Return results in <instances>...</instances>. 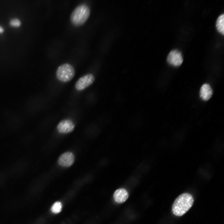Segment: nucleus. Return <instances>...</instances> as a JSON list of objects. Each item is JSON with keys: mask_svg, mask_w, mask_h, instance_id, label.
I'll use <instances>...</instances> for the list:
<instances>
[{"mask_svg": "<svg viewBox=\"0 0 224 224\" xmlns=\"http://www.w3.org/2000/svg\"><path fill=\"white\" fill-rule=\"evenodd\" d=\"M194 199L190 194L185 193L178 197L174 201L172 206V211L176 216H183L192 207Z\"/></svg>", "mask_w": 224, "mask_h": 224, "instance_id": "obj_1", "label": "nucleus"}, {"mask_svg": "<svg viewBox=\"0 0 224 224\" xmlns=\"http://www.w3.org/2000/svg\"><path fill=\"white\" fill-rule=\"evenodd\" d=\"M11 25L15 27L20 26L21 24L20 20L17 18H14L11 19L9 21Z\"/></svg>", "mask_w": 224, "mask_h": 224, "instance_id": "obj_12", "label": "nucleus"}, {"mask_svg": "<svg viewBox=\"0 0 224 224\" xmlns=\"http://www.w3.org/2000/svg\"><path fill=\"white\" fill-rule=\"evenodd\" d=\"M95 79V77L92 74L84 75L77 80L75 84V88L78 91H82L92 84Z\"/></svg>", "mask_w": 224, "mask_h": 224, "instance_id": "obj_4", "label": "nucleus"}, {"mask_svg": "<svg viewBox=\"0 0 224 224\" xmlns=\"http://www.w3.org/2000/svg\"><path fill=\"white\" fill-rule=\"evenodd\" d=\"M62 205L59 202H55L52 206L51 209V211L54 213H58L61 211Z\"/></svg>", "mask_w": 224, "mask_h": 224, "instance_id": "obj_11", "label": "nucleus"}, {"mask_svg": "<svg viewBox=\"0 0 224 224\" xmlns=\"http://www.w3.org/2000/svg\"><path fill=\"white\" fill-rule=\"evenodd\" d=\"M75 74L73 67L70 64L65 63L61 64L56 72L57 78L60 81L67 82L71 80Z\"/></svg>", "mask_w": 224, "mask_h": 224, "instance_id": "obj_3", "label": "nucleus"}, {"mask_svg": "<svg viewBox=\"0 0 224 224\" xmlns=\"http://www.w3.org/2000/svg\"><path fill=\"white\" fill-rule=\"evenodd\" d=\"M75 160L73 153L70 152H66L62 154L58 158V163L61 166L68 167L71 166Z\"/></svg>", "mask_w": 224, "mask_h": 224, "instance_id": "obj_6", "label": "nucleus"}, {"mask_svg": "<svg viewBox=\"0 0 224 224\" xmlns=\"http://www.w3.org/2000/svg\"><path fill=\"white\" fill-rule=\"evenodd\" d=\"M183 59L181 52L177 49L171 50L167 58V62L175 67L179 66L182 63Z\"/></svg>", "mask_w": 224, "mask_h": 224, "instance_id": "obj_5", "label": "nucleus"}, {"mask_svg": "<svg viewBox=\"0 0 224 224\" xmlns=\"http://www.w3.org/2000/svg\"><path fill=\"white\" fill-rule=\"evenodd\" d=\"M75 124L69 119L62 120L58 124L57 128L58 131L63 133H67L72 132L75 128Z\"/></svg>", "mask_w": 224, "mask_h": 224, "instance_id": "obj_7", "label": "nucleus"}, {"mask_svg": "<svg viewBox=\"0 0 224 224\" xmlns=\"http://www.w3.org/2000/svg\"><path fill=\"white\" fill-rule=\"evenodd\" d=\"M90 13L89 7L85 4L77 6L72 12L70 20L71 23L75 26L82 25L88 18Z\"/></svg>", "mask_w": 224, "mask_h": 224, "instance_id": "obj_2", "label": "nucleus"}, {"mask_svg": "<svg viewBox=\"0 0 224 224\" xmlns=\"http://www.w3.org/2000/svg\"><path fill=\"white\" fill-rule=\"evenodd\" d=\"M128 194L124 189H119L116 190L114 194V200L118 203H122L125 202L128 197Z\"/></svg>", "mask_w": 224, "mask_h": 224, "instance_id": "obj_9", "label": "nucleus"}, {"mask_svg": "<svg viewBox=\"0 0 224 224\" xmlns=\"http://www.w3.org/2000/svg\"><path fill=\"white\" fill-rule=\"evenodd\" d=\"M224 14L223 13L220 15L217 18L216 26L218 31L223 35L224 34Z\"/></svg>", "mask_w": 224, "mask_h": 224, "instance_id": "obj_10", "label": "nucleus"}, {"mask_svg": "<svg viewBox=\"0 0 224 224\" xmlns=\"http://www.w3.org/2000/svg\"><path fill=\"white\" fill-rule=\"evenodd\" d=\"M4 31V28L0 25V33H2Z\"/></svg>", "mask_w": 224, "mask_h": 224, "instance_id": "obj_13", "label": "nucleus"}, {"mask_svg": "<svg viewBox=\"0 0 224 224\" xmlns=\"http://www.w3.org/2000/svg\"><path fill=\"white\" fill-rule=\"evenodd\" d=\"M213 91L210 85L207 83L203 84L201 87L199 92L200 98L203 100L207 101L211 97Z\"/></svg>", "mask_w": 224, "mask_h": 224, "instance_id": "obj_8", "label": "nucleus"}]
</instances>
